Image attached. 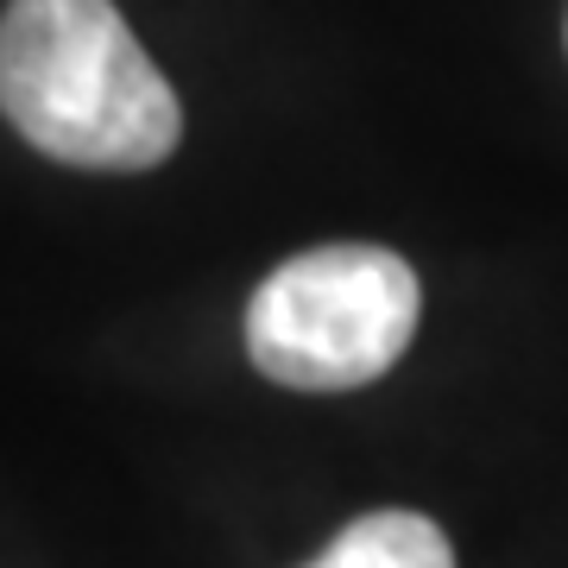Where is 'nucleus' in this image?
Returning <instances> with one entry per match:
<instances>
[{"label": "nucleus", "mask_w": 568, "mask_h": 568, "mask_svg": "<svg viewBox=\"0 0 568 568\" xmlns=\"http://www.w3.org/2000/svg\"><path fill=\"white\" fill-rule=\"evenodd\" d=\"M0 114L44 159L152 171L178 152L183 108L114 0H7Z\"/></svg>", "instance_id": "1"}, {"label": "nucleus", "mask_w": 568, "mask_h": 568, "mask_svg": "<svg viewBox=\"0 0 568 568\" xmlns=\"http://www.w3.org/2000/svg\"><path fill=\"white\" fill-rule=\"evenodd\" d=\"M417 272L392 246H310L284 260L246 304V354L297 392H347L379 379L417 335Z\"/></svg>", "instance_id": "2"}, {"label": "nucleus", "mask_w": 568, "mask_h": 568, "mask_svg": "<svg viewBox=\"0 0 568 568\" xmlns=\"http://www.w3.org/2000/svg\"><path fill=\"white\" fill-rule=\"evenodd\" d=\"M304 568H455V549L424 511H366Z\"/></svg>", "instance_id": "3"}]
</instances>
